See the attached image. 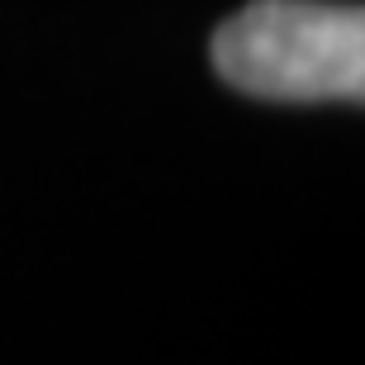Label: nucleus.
Here are the masks:
<instances>
[{
    "mask_svg": "<svg viewBox=\"0 0 365 365\" xmlns=\"http://www.w3.org/2000/svg\"><path fill=\"white\" fill-rule=\"evenodd\" d=\"M218 76L242 95L318 105L365 95V10L327 0H252L214 34Z\"/></svg>",
    "mask_w": 365,
    "mask_h": 365,
    "instance_id": "1",
    "label": "nucleus"
}]
</instances>
